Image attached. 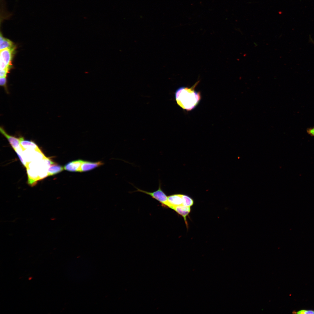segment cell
Wrapping results in <instances>:
<instances>
[{"label": "cell", "instance_id": "cell-17", "mask_svg": "<svg viewBox=\"0 0 314 314\" xmlns=\"http://www.w3.org/2000/svg\"><path fill=\"white\" fill-rule=\"evenodd\" d=\"M305 314H314V311L312 310H306Z\"/></svg>", "mask_w": 314, "mask_h": 314}, {"label": "cell", "instance_id": "cell-10", "mask_svg": "<svg viewBox=\"0 0 314 314\" xmlns=\"http://www.w3.org/2000/svg\"><path fill=\"white\" fill-rule=\"evenodd\" d=\"M173 209L183 217L185 223L187 224L186 217L190 212V207L181 205L175 207Z\"/></svg>", "mask_w": 314, "mask_h": 314}, {"label": "cell", "instance_id": "cell-1", "mask_svg": "<svg viewBox=\"0 0 314 314\" xmlns=\"http://www.w3.org/2000/svg\"><path fill=\"white\" fill-rule=\"evenodd\" d=\"M198 82L191 88L181 87L176 90V100L177 104L183 109L191 110L194 108L199 102L201 99L200 93L195 90Z\"/></svg>", "mask_w": 314, "mask_h": 314}, {"label": "cell", "instance_id": "cell-14", "mask_svg": "<svg viewBox=\"0 0 314 314\" xmlns=\"http://www.w3.org/2000/svg\"><path fill=\"white\" fill-rule=\"evenodd\" d=\"M7 80L6 77H2L0 78V85L1 86L3 87L6 91L7 93L8 92V91L7 86Z\"/></svg>", "mask_w": 314, "mask_h": 314}, {"label": "cell", "instance_id": "cell-5", "mask_svg": "<svg viewBox=\"0 0 314 314\" xmlns=\"http://www.w3.org/2000/svg\"><path fill=\"white\" fill-rule=\"evenodd\" d=\"M182 195L174 194L169 196L168 198V207L173 209L175 207L183 205Z\"/></svg>", "mask_w": 314, "mask_h": 314}, {"label": "cell", "instance_id": "cell-2", "mask_svg": "<svg viewBox=\"0 0 314 314\" xmlns=\"http://www.w3.org/2000/svg\"><path fill=\"white\" fill-rule=\"evenodd\" d=\"M15 49L14 46L0 51V70H5L9 72L12 65V61Z\"/></svg>", "mask_w": 314, "mask_h": 314}, {"label": "cell", "instance_id": "cell-12", "mask_svg": "<svg viewBox=\"0 0 314 314\" xmlns=\"http://www.w3.org/2000/svg\"><path fill=\"white\" fill-rule=\"evenodd\" d=\"M0 39V51L4 49L10 48L14 46V43L10 40L4 38L1 33Z\"/></svg>", "mask_w": 314, "mask_h": 314}, {"label": "cell", "instance_id": "cell-15", "mask_svg": "<svg viewBox=\"0 0 314 314\" xmlns=\"http://www.w3.org/2000/svg\"><path fill=\"white\" fill-rule=\"evenodd\" d=\"M307 133L312 137H314V126L307 129Z\"/></svg>", "mask_w": 314, "mask_h": 314}, {"label": "cell", "instance_id": "cell-13", "mask_svg": "<svg viewBox=\"0 0 314 314\" xmlns=\"http://www.w3.org/2000/svg\"><path fill=\"white\" fill-rule=\"evenodd\" d=\"M183 200V205L185 206L190 207L193 204V201L192 199L188 196L185 195H182Z\"/></svg>", "mask_w": 314, "mask_h": 314}, {"label": "cell", "instance_id": "cell-4", "mask_svg": "<svg viewBox=\"0 0 314 314\" xmlns=\"http://www.w3.org/2000/svg\"><path fill=\"white\" fill-rule=\"evenodd\" d=\"M0 131L8 140L12 148L15 150L22 147L20 138H17L8 134L3 127H1Z\"/></svg>", "mask_w": 314, "mask_h": 314}, {"label": "cell", "instance_id": "cell-16", "mask_svg": "<svg viewBox=\"0 0 314 314\" xmlns=\"http://www.w3.org/2000/svg\"><path fill=\"white\" fill-rule=\"evenodd\" d=\"M306 310H302L300 311H299L296 313L297 314H305Z\"/></svg>", "mask_w": 314, "mask_h": 314}, {"label": "cell", "instance_id": "cell-8", "mask_svg": "<svg viewBox=\"0 0 314 314\" xmlns=\"http://www.w3.org/2000/svg\"><path fill=\"white\" fill-rule=\"evenodd\" d=\"M21 147L24 150L29 149L37 151H41L37 144L34 142L25 140L23 137H19Z\"/></svg>", "mask_w": 314, "mask_h": 314}, {"label": "cell", "instance_id": "cell-3", "mask_svg": "<svg viewBox=\"0 0 314 314\" xmlns=\"http://www.w3.org/2000/svg\"><path fill=\"white\" fill-rule=\"evenodd\" d=\"M135 187L137 190L133 192H141L151 196L152 198L157 200L163 206L168 207V198L165 193L162 190L161 188V184L159 182L158 189L154 192H150L140 189Z\"/></svg>", "mask_w": 314, "mask_h": 314}, {"label": "cell", "instance_id": "cell-9", "mask_svg": "<svg viewBox=\"0 0 314 314\" xmlns=\"http://www.w3.org/2000/svg\"><path fill=\"white\" fill-rule=\"evenodd\" d=\"M28 176V183L31 185H34L37 181L40 180L37 172L33 169L26 168Z\"/></svg>", "mask_w": 314, "mask_h": 314}, {"label": "cell", "instance_id": "cell-7", "mask_svg": "<svg viewBox=\"0 0 314 314\" xmlns=\"http://www.w3.org/2000/svg\"><path fill=\"white\" fill-rule=\"evenodd\" d=\"M103 164L101 161L96 162L83 160L81 169V172L92 170Z\"/></svg>", "mask_w": 314, "mask_h": 314}, {"label": "cell", "instance_id": "cell-11", "mask_svg": "<svg viewBox=\"0 0 314 314\" xmlns=\"http://www.w3.org/2000/svg\"><path fill=\"white\" fill-rule=\"evenodd\" d=\"M64 169L62 166L55 163L51 164L48 169L47 176L58 174L62 172Z\"/></svg>", "mask_w": 314, "mask_h": 314}, {"label": "cell", "instance_id": "cell-6", "mask_svg": "<svg viewBox=\"0 0 314 314\" xmlns=\"http://www.w3.org/2000/svg\"><path fill=\"white\" fill-rule=\"evenodd\" d=\"M82 161V160H78L70 162L65 165L64 168L69 172H81Z\"/></svg>", "mask_w": 314, "mask_h": 314}]
</instances>
